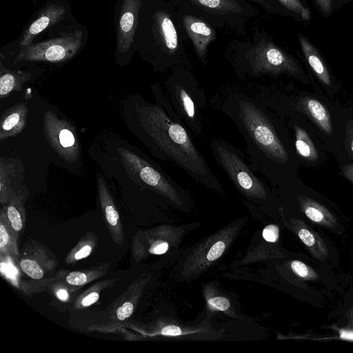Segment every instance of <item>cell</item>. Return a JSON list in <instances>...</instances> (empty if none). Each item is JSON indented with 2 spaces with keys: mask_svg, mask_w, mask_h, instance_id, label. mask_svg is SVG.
<instances>
[{
  "mask_svg": "<svg viewBox=\"0 0 353 353\" xmlns=\"http://www.w3.org/2000/svg\"><path fill=\"white\" fill-rule=\"evenodd\" d=\"M211 105L227 116L241 132L248 158L254 169L272 185L282 181L290 154L282 124L276 112L247 86L219 88Z\"/></svg>",
  "mask_w": 353,
  "mask_h": 353,
  "instance_id": "1",
  "label": "cell"
},
{
  "mask_svg": "<svg viewBox=\"0 0 353 353\" xmlns=\"http://www.w3.org/2000/svg\"><path fill=\"white\" fill-rule=\"evenodd\" d=\"M134 118L137 136L154 157L175 164L194 181L225 196L223 186L181 121L172 118L157 102L140 97L134 104Z\"/></svg>",
  "mask_w": 353,
  "mask_h": 353,
  "instance_id": "2",
  "label": "cell"
},
{
  "mask_svg": "<svg viewBox=\"0 0 353 353\" xmlns=\"http://www.w3.org/2000/svg\"><path fill=\"white\" fill-rule=\"evenodd\" d=\"M185 30L172 1L145 0L139 15L134 51L150 63L156 72L189 66Z\"/></svg>",
  "mask_w": 353,
  "mask_h": 353,
  "instance_id": "3",
  "label": "cell"
},
{
  "mask_svg": "<svg viewBox=\"0 0 353 353\" xmlns=\"http://www.w3.org/2000/svg\"><path fill=\"white\" fill-rule=\"evenodd\" d=\"M242 45L243 47L234 50L229 59L242 80L246 77L275 78L287 74L303 82L308 81L299 62L267 36L259 34L251 43Z\"/></svg>",
  "mask_w": 353,
  "mask_h": 353,
  "instance_id": "4",
  "label": "cell"
},
{
  "mask_svg": "<svg viewBox=\"0 0 353 353\" xmlns=\"http://www.w3.org/2000/svg\"><path fill=\"white\" fill-rule=\"evenodd\" d=\"M210 148L216 164L243 197L259 205H265L269 201L270 188L241 150L219 137L210 139Z\"/></svg>",
  "mask_w": 353,
  "mask_h": 353,
  "instance_id": "5",
  "label": "cell"
},
{
  "mask_svg": "<svg viewBox=\"0 0 353 353\" xmlns=\"http://www.w3.org/2000/svg\"><path fill=\"white\" fill-rule=\"evenodd\" d=\"M164 91L178 117L194 135L203 132V112L207 105L205 90L188 66L171 69L164 82Z\"/></svg>",
  "mask_w": 353,
  "mask_h": 353,
  "instance_id": "6",
  "label": "cell"
},
{
  "mask_svg": "<svg viewBox=\"0 0 353 353\" xmlns=\"http://www.w3.org/2000/svg\"><path fill=\"white\" fill-rule=\"evenodd\" d=\"M123 166L143 188L161 198L172 207L190 210L193 200L190 193L157 163L141 154L124 148L118 149Z\"/></svg>",
  "mask_w": 353,
  "mask_h": 353,
  "instance_id": "7",
  "label": "cell"
},
{
  "mask_svg": "<svg viewBox=\"0 0 353 353\" xmlns=\"http://www.w3.org/2000/svg\"><path fill=\"white\" fill-rule=\"evenodd\" d=\"M175 7L200 17L215 28L245 31L248 22L259 10L247 0H171Z\"/></svg>",
  "mask_w": 353,
  "mask_h": 353,
  "instance_id": "8",
  "label": "cell"
},
{
  "mask_svg": "<svg viewBox=\"0 0 353 353\" xmlns=\"http://www.w3.org/2000/svg\"><path fill=\"white\" fill-rule=\"evenodd\" d=\"M238 225L234 224L222 229L206 239L202 243L192 248L180 261L178 268L179 275L187 278L196 277L197 274L217 261L225 252L235 236Z\"/></svg>",
  "mask_w": 353,
  "mask_h": 353,
  "instance_id": "9",
  "label": "cell"
},
{
  "mask_svg": "<svg viewBox=\"0 0 353 353\" xmlns=\"http://www.w3.org/2000/svg\"><path fill=\"white\" fill-rule=\"evenodd\" d=\"M43 132L52 148L68 163H76L79 157V144L74 130L65 120L51 110L43 117Z\"/></svg>",
  "mask_w": 353,
  "mask_h": 353,
  "instance_id": "10",
  "label": "cell"
},
{
  "mask_svg": "<svg viewBox=\"0 0 353 353\" xmlns=\"http://www.w3.org/2000/svg\"><path fill=\"white\" fill-rule=\"evenodd\" d=\"M20 270L34 280L48 279L55 271L58 261L54 254L43 244L34 239L27 241L17 261Z\"/></svg>",
  "mask_w": 353,
  "mask_h": 353,
  "instance_id": "11",
  "label": "cell"
},
{
  "mask_svg": "<svg viewBox=\"0 0 353 353\" xmlns=\"http://www.w3.org/2000/svg\"><path fill=\"white\" fill-rule=\"evenodd\" d=\"M81 43L77 37H68L32 44L19 53L16 61H63L77 52Z\"/></svg>",
  "mask_w": 353,
  "mask_h": 353,
  "instance_id": "12",
  "label": "cell"
},
{
  "mask_svg": "<svg viewBox=\"0 0 353 353\" xmlns=\"http://www.w3.org/2000/svg\"><path fill=\"white\" fill-rule=\"evenodd\" d=\"M145 0H124L119 21L117 56L123 61L134 51V39L142 6Z\"/></svg>",
  "mask_w": 353,
  "mask_h": 353,
  "instance_id": "13",
  "label": "cell"
},
{
  "mask_svg": "<svg viewBox=\"0 0 353 353\" xmlns=\"http://www.w3.org/2000/svg\"><path fill=\"white\" fill-rule=\"evenodd\" d=\"M175 8L185 32L192 41L198 59L205 65L208 47L216 39L214 28L200 17Z\"/></svg>",
  "mask_w": 353,
  "mask_h": 353,
  "instance_id": "14",
  "label": "cell"
},
{
  "mask_svg": "<svg viewBox=\"0 0 353 353\" xmlns=\"http://www.w3.org/2000/svg\"><path fill=\"white\" fill-rule=\"evenodd\" d=\"M172 232L173 230L168 226L137 231L132 241V256L138 262L150 255L165 254L170 248Z\"/></svg>",
  "mask_w": 353,
  "mask_h": 353,
  "instance_id": "15",
  "label": "cell"
},
{
  "mask_svg": "<svg viewBox=\"0 0 353 353\" xmlns=\"http://www.w3.org/2000/svg\"><path fill=\"white\" fill-rule=\"evenodd\" d=\"M97 182L100 205L105 225L114 243L122 246L124 241L123 229L116 204L105 182L99 174L97 175Z\"/></svg>",
  "mask_w": 353,
  "mask_h": 353,
  "instance_id": "16",
  "label": "cell"
},
{
  "mask_svg": "<svg viewBox=\"0 0 353 353\" xmlns=\"http://www.w3.org/2000/svg\"><path fill=\"white\" fill-rule=\"evenodd\" d=\"M24 167L18 159L1 157L0 159V203H8L11 198L23 185Z\"/></svg>",
  "mask_w": 353,
  "mask_h": 353,
  "instance_id": "17",
  "label": "cell"
},
{
  "mask_svg": "<svg viewBox=\"0 0 353 353\" xmlns=\"http://www.w3.org/2000/svg\"><path fill=\"white\" fill-rule=\"evenodd\" d=\"M149 276H141L133 282L114 303L110 319L123 321L134 313Z\"/></svg>",
  "mask_w": 353,
  "mask_h": 353,
  "instance_id": "18",
  "label": "cell"
},
{
  "mask_svg": "<svg viewBox=\"0 0 353 353\" xmlns=\"http://www.w3.org/2000/svg\"><path fill=\"white\" fill-rule=\"evenodd\" d=\"M66 6L61 4H52L46 8L45 11L36 19L22 36L19 47V53L31 45L35 36L46 29L51 23L61 21L66 15Z\"/></svg>",
  "mask_w": 353,
  "mask_h": 353,
  "instance_id": "19",
  "label": "cell"
},
{
  "mask_svg": "<svg viewBox=\"0 0 353 353\" xmlns=\"http://www.w3.org/2000/svg\"><path fill=\"white\" fill-rule=\"evenodd\" d=\"M28 196V190L22 185L11 198L8 203L2 205L8 221L19 239L23 234L26 221L25 201Z\"/></svg>",
  "mask_w": 353,
  "mask_h": 353,
  "instance_id": "20",
  "label": "cell"
},
{
  "mask_svg": "<svg viewBox=\"0 0 353 353\" xmlns=\"http://www.w3.org/2000/svg\"><path fill=\"white\" fill-rule=\"evenodd\" d=\"M28 108L19 103L3 112L0 121V141L19 134L25 128Z\"/></svg>",
  "mask_w": 353,
  "mask_h": 353,
  "instance_id": "21",
  "label": "cell"
},
{
  "mask_svg": "<svg viewBox=\"0 0 353 353\" xmlns=\"http://www.w3.org/2000/svg\"><path fill=\"white\" fill-rule=\"evenodd\" d=\"M109 268L108 263H99L89 268L68 272L61 270L55 276L71 288H79L94 281L107 274Z\"/></svg>",
  "mask_w": 353,
  "mask_h": 353,
  "instance_id": "22",
  "label": "cell"
},
{
  "mask_svg": "<svg viewBox=\"0 0 353 353\" xmlns=\"http://www.w3.org/2000/svg\"><path fill=\"white\" fill-rule=\"evenodd\" d=\"M298 37L301 51L309 65L323 85L330 86L331 76L319 52L304 35L299 34Z\"/></svg>",
  "mask_w": 353,
  "mask_h": 353,
  "instance_id": "23",
  "label": "cell"
},
{
  "mask_svg": "<svg viewBox=\"0 0 353 353\" xmlns=\"http://www.w3.org/2000/svg\"><path fill=\"white\" fill-rule=\"evenodd\" d=\"M296 108L307 114L324 132L328 134L332 132L329 112L320 101L310 97L301 98L298 101Z\"/></svg>",
  "mask_w": 353,
  "mask_h": 353,
  "instance_id": "24",
  "label": "cell"
},
{
  "mask_svg": "<svg viewBox=\"0 0 353 353\" xmlns=\"http://www.w3.org/2000/svg\"><path fill=\"white\" fill-rule=\"evenodd\" d=\"M0 254L12 259L16 262L19 256L18 239L2 208L0 212Z\"/></svg>",
  "mask_w": 353,
  "mask_h": 353,
  "instance_id": "25",
  "label": "cell"
},
{
  "mask_svg": "<svg viewBox=\"0 0 353 353\" xmlns=\"http://www.w3.org/2000/svg\"><path fill=\"white\" fill-rule=\"evenodd\" d=\"M33 74L28 72H17L1 68L0 99L6 98L14 91H20L26 83L29 81Z\"/></svg>",
  "mask_w": 353,
  "mask_h": 353,
  "instance_id": "26",
  "label": "cell"
},
{
  "mask_svg": "<svg viewBox=\"0 0 353 353\" xmlns=\"http://www.w3.org/2000/svg\"><path fill=\"white\" fill-rule=\"evenodd\" d=\"M97 244V237L93 232L82 236L65 257V263L72 265L89 256Z\"/></svg>",
  "mask_w": 353,
  "mask_h": 353,
  "instance_id": "27",
  "label": "cell"
},
{
  "mask_svg": "<svg viewBox=\"0 0 353 353\" xmlns=\"http://www.w3.org/2000/svg\"><path fill=\"white\" fill-rule=\"evenodd\" d=\"M115 281V279L103 280L87 288L77 297L73 307L75 310H83L91 306L99 301L101 292L112 286Z\"/></svg>",
  "mask_w": 353,
  "mask_h": 353,
  "instance_id": "28",
  "label": "cell"
},
{
  "mask_svg": "<svg viewBox=\"0 0 353 353\" xmlns=\"http://www.w3.org/2000/svg\"><path fill=\"white\" fill-rule=\"evenodd\" d=\"M292 128L295 134V148L297 153L303 158L309 161H316L319 156L314 143L306 132L294 124Z\"/></svg>",
  "mask_w": 353,
  "mask_h": 353,
  "instance_id": "29",
  "label": "cell"
},
{
  "mask_svg": "<svg viewBox=\"0 0 353 353\" xmlns=\"http://www.w3.org/2000/svg\"><path fill=\"white\" fill-rule=\"evenodd\" d=\"M288 11L292 12L296 16L303 21H310L311 12L306 5L301 0H277Z\"/></svg>",
  "mask_w": 353,
  "mask_h": 353,
  "instance_id": "30",
  "label": "cell"
},
{
  "mask_svg": "<svg viewBox=\"0 0 353 353\" xmlns=\"http://www.w3.org/2000/svg\"><path fill=\"white\" fill-rule=\"evenodd\" d=\"M49 286L56 298L63 302L68 301L70 298L71 293L78 290L75 288H71L61 281L56 279L55 276L53 277V280Z\"/></svg>",
  "mask_w": 353,
  "mask_h": 353,
  "instance_id": "31",
  "label": "cell"
},
{
  "mask_svg": "<svg viewBox=\"0 0 353 353\" xmlns=\"http://www.w3.org/2000/svg\"><path fill=\"white\" fill-rule=\"evenodd\" d=\"M208 305L213 310L225 311L230 308V302L224 296H214L208 299Z\"/></svg>",
  "mask_w": 353,
  "mask_h": 353,
  "instance_id": "32",
  "label": "cell"
},
{
  "mask_svg": "<svg viewBox=\"0 0 353 353\" xmlns=\"http://www.w3.org/2000/svg\"><path fill=\"white\" fill-rule=\"evenodd\" d=\"M279 236V228L275 225H268L265 226L262 232L263 238L268 242H276Z\"/></svg>",
  "mask_w": 353,
  "mask_h": 353,
  "instance_id": "33",
  "label": "cell"
},
{
  "mask_svg": "<svg viewBox=\"0 0 353 353\" xmlns=\"http://www.w3.org/2000/svg\"><path fill=\"white\" fill-rule=\"evenodd\" d=\"M318 8L324 17H329L333 10V0H314Z\"/></svg>",
  "mask_w": 353,
  "mask_h": 353,
  "instance_id": "34",
  "label": "cell"
},
{
  "mask_svg": "<svg viewBox=\"0 0 353 353\" xmlns=\"http://www.w3.org/2000/svg\"><path fill=\"white\" fill-rule=\"evenodd\" d=\"M305 213L310 219L314 222H321L324 218L322 212L313 205H308L305 210Z\"/></svg>",
  "mask_w": 353,
  "mask_h": 353,
  "instance_id": "35",
  "label": "cell"
},
{
  "mask_svg": "<svg viewBox=\"0 0 353 353\" xmlns=\"http://www.w3.org/2000/svg\"><path fill=\"white\" fill-rule=\"evenodd\" d=\"M261 6L264 10L268 12H278L279 10L276 4L272 0H247Z\"/></svg>",
  "mask_w": 353,
  "mask_h": 353,
  "instance_id": "36",
  "label": "cell"
},
{
  "mask_svg": "<svg viewBox=\"0 0 353 353\" xmlns=\"http://www.w3.org/2000/svg\"><path fill=\"white\" fill-rule=\"evenodd\" d=\"M293 271L301 277H306L308 274V269L305 263L299 261H294L291 264Z\"/></svg>",
  "mask_w": 353,
  "mask_h": 353,
  "instance_id": "37",
  "label": "cell"
},
{
  "mask_svg": "<svg viewBox=\"0 0 353 353\" xmlns=\"http://www.w3.org/2000/svg\"><path fill=\"white\" fill-rule=\"evenodd\" d=\"M299 236L302 242L307 246H312L315 243L313 234L306 229H301L299 232Z\"/></svg>",
  "mask_w": 353,
  "mask_h": 353,
  "instance_id": "38",
  "label": "cell"
},
{
  "mask_svg": "<svg viewBox=\"0 0 353 353\" xmlns=\"http://www.w3.org/2000/svg\"><path fill=\"white\" fill-rule=\"evenodd\" d=\"M342 172L345 177L353 183V164H346L342 168Z\"/></svg>",
  "mask_w": 353,
  "mask_h": 353,
  "instance_id": "39",
  "label": "cell"
},
{
  "mask_svg": "<svg viewBox=\"0 0 353 353\" xmlns=\"http://www.w3.org/2000/svg\"><path fill=\"white\" fill-rule=\"evenodd\" d=\"M347 139L352 153L353 154V128H347Z\"/></svg>",
  "mask_w": 353,
  "mask_h": 353,
  "instance_id": "40",
  "label": "cell"
},
{
  "mask_svg": "<svg viewBox=\"0 0 353 353\" xmlns=\"http://www.w3.org/2000/svg\"><path fill=\"white\" fill-rule=\"evenodd\" d=\"M340 337L343 339L353 340V332L350 330H341Z\"/></svg>",
  "mask_w": 353,
  "mask_h": 353,
  "instance_id": "41",
  "label": "cell"
},
{
  "mask_svg": "<svg viewBox=\"0 0 353 353\" xmlns=\"http://www.w3.org/2000/svg\"><path fill=\"white\" fill-rule=\"evenodd\" d=\"M341 3H347L350 1H353V0H339Z\"/></svg>",
  "mask_w": 353,
  "mask_h": 353,
  "instance_id": "42",
  "label": "cell"
}]
</instances>
